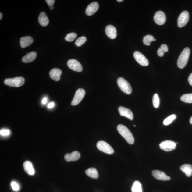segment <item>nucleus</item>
<instances>
[{
  "mask_svg": "<svg viewBox=\"0 0 192 192\" xmlns=\"http://www.w3.org/2000/svg\"><path fill=\"white\" fill-rule=\"evenodd\" d=\"M117 130L119 133L129 144H133L134 140L133 134L126 127L123 125H119L117 126Z\"/></svg>",
  "mask_w": 192,
  "mask_h": 192,
  "instance_id": "nucleus-1",
  "label": "nucleus"
},
{
  "mask_svg": "<svg viewBox=\"0 0 192 192\" xmlns=\"http://www.w3.org/2000/svg\"><path fill=\"white\" fill-rule=\"evenodd\" d=\"M190 53V51L189 48L187 47L183 49L179 55L177 61V66L179 68L183 69L186 66L188 61Z\"/></svg>",
  "mask_w": 192,
  "mask_h": 192,
  "instance_id": "nucleus-2",
  "label": "nucleus"
},
{
  "mask_svg": "<svg viewBox=\"0 0 192 192\" xmlns=\"http://www.w3.org/2000/svg\"><path fill=\"white\" fill-rule=\"evenodd\" d=\"M25 79L22 77H17L13 78H6L4 83L10 87H18L24 84Z\"/></svg>",
  "mask_w": 192,
  "mask_h": 192,
  "instance_id": "nucleus-3",
  "label": "nucleus"
},
{
  "mask_svg": "<svg viewBox=\"0 0 192 192\" xmlns=\"http://www.w3.org/2000/svg\"><path fill=\"white\" fill-rule=\"evenodd\" d=\"M117 83L119 88L123 92L128 94L131 93L132 89L131 85L125 79L121 77L118 78Z\"/></svg>",
  "mask_w": 192,
  "mask_h": 192,
  "instance_id": "nucleus-4",
  "label": "nucleus"
},
{
  "mask_svg": "<svg viewBox=\"0 0 192 192\" xmlns=\"http://www.w3.org/2000/svg\"><path fill=\"white\" fill-rule=\"evenodd\" d=\"M97 148L99 150L108 154H112L114 150L112 147L108 143L104 141H99L97 144Z\"/></svg>",
  "mask_w": 192,
  "mask_h": 192,
  "instance_id": "nucleus-5",
  "label": "nucleus"
},
{
  "mask_svg": "<svg viewBox=\"0 0 192 192\" xmlns=\"http://www.w3.org/2000/svg\"><path fill=\"white\" fill-rule=\"evenodd\" d=\"M85 92L84 89H78L76 92L73 99L71 102V105L75 106L80 103L85 95Z\"/></svg>",
  "mask_w": 192,
  "mask_h": 192,
  "instance_id": "nucleus-6",
  "label": "nucleus"
},
{
  "mask_svg": "<svg viewBox=\"0 0 192 192\" xmlns=\"http://www.w3.org/2000/svg\"><path fill=\"white\" fill-rule=\"evenodd\" d=\"M189 18V12L187 11H183L179 15L178 19V25L179 27H184L188 22Z\"/></svg>",
  "mask_w": 192,
  "mask_h": 192,
  "instance_id": "nucleus-7",
  "label": "nucleus"
},
{
  "mask_svg": "<svg viewBox=\"0 0 192 192\" xmlns=\"http://www.w3.org/2000/svg\"><path fill=\"white\" fill-rule=\"evenodd\" d=\"M176 143L170 140H166L159 144L160 148L164 151H169L174 150L176 148Z\"/></svg>",
  "mask_w": 192,
  "mask_h": 192,
  "instance_id": "nucleus-8",
  "label": "nucleus"
},
{
  "mask_svg": "<svg viewBox=\"0 0 192 192\" xmlns=\"http://www.w3.org/2000/svg\"><path fill=\"white\" fill-rule=\"evenodd\" d=\"M133 56L136 61L143 66H147L148 65L149 62L144 55L139 51H135L133 53Z\"/></svg>",
  "mask_w": 192,
  "mask_h": 192,
  "instance_id": "nucleus-9",
  "label": "nucleus"
},
{
  "mask_svg": "<svg viewBox=\"0 0 192 192\" xmlns=\"http://www.w3.org/2000/svg\"><path fill=\"white\" fill-rule=\"evenodd\" d=\"M67 65L70 69L74 71L78 72L82 71L83 68L82 65L76 59H69L67 62Z\"/></svg>",
  "mask_w": 192,
  "mask_h": 192,
  "instance_id": "nucleus-10",
  "label": "nucleus"
},
{
  "mask_svg": "<svg viewBox=\"0 0 192 192\" xmlns=\"http://www.w3.org/2000/svg\"><path fill=\"white\" fill-rule=\"evenodd\" d=\"M154 20L157 24L161 25L165 23L166 18L164 13L161 11H158L155 12L154 16Z\"/></svg>",
  "mask_w": 192,
  "mask_h": 192,
  "instance_id": "nucleus-11",
  "label": "nucleus"
},
{
  "mask_svg": "<svg viewBox=\"0 0 192 192\" xmlns=\"http://www.w3.org/2000/svg\"><path fill=\"white\" fill-rule=\"evenodd\" d=\"M152 174L154 177L158 180L168 181L169 180L170 178L166 175L164 172L158 170H154L152 172Z\"/></svg>",
  "mask_w": 192,
  "mask_h": 192,
  "instance_id": "nucleus-12",
  "label": "nucleus"
},
{
  "mask_svg": "<svg viewBox=\"0 0 192 192\" xmlns=\"http://www.w3.org/2000/svg\"><path fill=\"white\" fill-rule=\"evenodd\" d=\"M99 7V4L97 2H93L87 6L85 10V13L87 16H91L97 12Z\"/></svg>",
  "mask_w": 192,
  "mask_h": 192,
  "instance_id": "nucleus-13",
  "label": "nucleus"
},
{
  "mask_svg": "<svg viewBox=\"0 0 192 192\" xmlns=\"http://www.w3.org/2000/svg\"><path fill=\"white\" fill-rule=\"evenodd\" d=\"M118 110L121 116H125L130 120H133V115L131 110L123 106L119 107Z\"/></svg>",
  "mask_w": 192,
  "mask_h": 192,
  "instance_id": "nucleus-14",
  "label": "nucleus"
},
{
  "mask_svg": "<svg viewBox=\"0 0 192 192\" xmlns=\"http://www.w3.org/2000/svg\"><path fill=\"white\" fill-rule=\"evenodd\" d=\"M105 33L111 39H115L116 37L117 31L115 27L112 25H108L105 29Z\"/></svg>",
  "mask_w": 192,
  "mask_h": 192,
  "instance_id": "nucleus-15",
  "label": "nucleus"
},
{
  "mask_svg": "<svg viewBox=\"0 0 192 192\" xmlns=\"http://www.w3.org/2000/svg\"><path fill=\"white\" fill-rule=\"evenodd\" d=\"M80 153L78 151H74L71 153L66 154L64 158L66 161L70 162L76 161L80 159Z\"/></svg>",
  "mask_w": 192,
  "mask_h": 192,
  "instance_id": "nucleus-16",
  "label": "nucleus"
},
{
  "mask_svg": "<svg viewBox=\"0 0 192 192\" xmlns=\"http://www.w3.org/2000/svg\"><path fill=\"white\" fill-rule=\"evenodd\" d=\"M33 42V38L31 36H26L21 37L20 40V44L22 48L29 46Z\"/></svg>",
  "mask_w": 192,
  "mask_h": 192,
  "instance_id": "nucleus-17",
  "label": "nucleus"
},
{
  "mask_svg": "<svg viewBox=\"0 0 192 192\" xmlns=\"http://www.w3.org/2000/svg\"><path fill=\"white\" fill-rule=\"evenodd\" d=\"M62 73L61 69L57 68H54L51 70L49 73L51 78L55 81H58L60 79Z\"/></svg>",
  "mask_w": 192,
  "mask_h": 192,
  "instance_id": "nucleus-18",
  "label": "nucleus"
},
{
  "mask_svg": "<svg viewBox=\"0 0 192 192\" xmlns=\"http://www.w3.org/2000/svg\"><path fill=\"white\" fill-rule=\"evenodd\" d=\"M37 56V54L35 52L33 51L30 52L25 56L23 57L22 60L23 62L25 63H29L35 60Z\"/></svg>",
  "mask_w": 192,
  "mask_h": 192,
  "instance_id": "nucleus-19",
  "label": "nucleus"
},
{
  "mask_svg": "<svg viewBox=\"0 0 192 192\" xmlns=\"http://www.w3.org/2000/svg\"><path fill=\"white\" fill-rule=\"evenodd\" d=\"M38 22L43 27L48 25L49 22V19L45 13L41 12L40 13L38 18Z\"/></svg>",
  "mask_w": 192,
  "mask_h": 192,
  "instance_id": "nucleus-20",
  "label": "nucleus"
},
{
  "mask_svg": "<svg viewBox=\"0 0 192 192\" xmlns=\"http://www.w3.org/2000/svg\"><path fill=\"white\" fill-rule=\"evenodd\" d=\"M23 168L26 172L30 175H33L35 174V170L31 162L26 161L23 163Z\"/></svg>",
  "mask_w": 192,
  "mask_h": 192,
  "instance_id": "nucleus-21",
  "label": "nucleus"
},
{
  "mask_svg": "<svg viewBox=\"0 0 192 192\" xmlns=\"http://www.w3.org/2000/svg\"><path fill=\"white\" fill-rule=\"evenodd\" d=\"M180 169L184 172L186 176L190 177L192 174V165L190 164H184L180 166Z\"/></svg>",
  "mask_w": 192,
  "mask_h": 192,
  "instance_id": "nucleus-22",
  "label": "nucleus"
},
{
  "mask_svg": "<svg viewBox=\"0 0 192 192\" xmlns=\"http://www.w3.org/2000/svg\"><path fill=\"white\" fill-rule=\"evenodd\" d=\"M85 173L91 178L94 179H97L99 177V174L97 169L94 168L87 169L85 170Z\"/></svg>",
  "mask_w": 192,
  "mask_h": 192,
  "instance_id": "nucleus-23",
  "label": "nucleus"
},
{
  "mask_svg": "<svg viewBox=\"0 0 192 192\" xmlns=\"http://www.w3.org/2000/svg\"><path fill=\"white\" fill-rule=\"evenodd\" d=\"M132 192H142L141 183L138 181H134L131 188Z\"/></svg>",
  "mask_w": 192,
  "mask_h": 192,
  "instance_id": "nucleus-24",
  "label": "nucleus"
},
{
  "mask_svg": "<svg viewBox=\"0 0 192 192\" xmlns=\"http://www.w3.org/2000/svg\"><path fill=\"white\" fill-rule=\"evenodd\" d=\"M182 101L187 103H192V93L187 94L183 95L180 98Z\"/></svg>",
  "mask_w": 192,
  "mask_h": 192,
  "instance_id": "nucleus-25",
  "label": "nucleus"
},
{
  "mask_svg": "<svg viewBox=\"0 0 192 192\" xmlns=\"http://www.w3.org/2000/svg\"><path fill=\"white\" fill-rule=\"evenodd\" d=\"M153 36L151 35H147L144 36L143 38V42L144 44L146 46H149L151 44V43L154 41Z\"/></svg>",
  "mask_w": 192,
  "mask_h": 192,
  "instance_id": "nucleus-26",
  "label": "nucleus"
},
{
  "mask_svg": "<svg viewBox=\"0 0 192 192\" xmlns=\"http://www.w3.org/2000/svg\"><path fill=\"white\" fill-rule=\"evenodd\" d=\"M176 117V115L172 114L169 115L167 117L164 119L163 121V124L165 125H168L171 123L172 121H173Z\"/></svg>",
  "mask_w": 192,
  "mask_h": 192,
  "instance_id": "nucleus-27",
  "label": "nucleus"
},
{
  "mask_svg": "<svg viewBox=\"0 0 192 192\" xmlns=\"http://www.w3.org/2000/svg\"><path fill=\"white\" fill-rule=\"evenodd\" d=\"M153 104L154 107L155 108L159 107V106L160 100L158 95L157 94H155L153 95L152 100Z\"/></svg>",
  "mask_w": 192,
  "mask_h": 192,
  "instance_id": "nucleus-28",
  "label": "nucleus"
},
{
  "mask_svg": "<svg viewBox=\"0 0 192 192\" xmlns=\"http://www.w3.org/2000/svg\"><path fill=\"white\" fill-rule=\"evenodd\" d=\"M87 39L86 37L83 36L79 37L76 40L75 44L78 47L82 46L87 41Z\"/></svg>",
  "mask_w": 192,
  "mask_h": 192,
  "instance_id": "nucleus-29",
  "label": "nucleus"
},
{
  "mask_svg": "<svg viewBox=\"0 0 192 192\" xmlns=\"http://www.w3.org/2000/svg\"><path fill=\"white\" fill-rule=\"evenodd\" d=\"M77 37V34L74 33L68 34L66 35L65 40L68 42H72Z\"/></svg>",
  "mask_w": 192,
  "mask_h": 192,
  "instance_id": "nucleus-30",
  "label": "nucleus"
},
{
  "mask_svg": "<svg viewBox=\"0 0 192 192\" xmlns=\"http://www.w3.org/2000/svg\"><path fill=\"white\" fill-rule=\"evenodd\" d=\"M11 186L13 190L14 191H18L19 190V186L16 182H12L11 183Z\"/></svg>",
  "mask_w": 192,
  "mask_h": 192,
  "instance_id": "nucleus-31",
  "label": "nucleus"
},
{
  "mask_svg": "<svg viewBox=\"0 0 192 192\" xmlns=\"http://www.w3.org/2000/svg\"><path fill=\"white\" fill-rule=\"evenodd\" d=\"M10 133V132L9 130L7 129H3L1 130L0 131V134L1 135L3 136H7L9 135Z\"/></svg>",
  "mask_w": 192,
  "mask_h": 192,
  "instance_id": "nucleus-32",
  "label": "nucleus"
},
{
  "mask_svg": "<svg viewBox=\"0 0 192 192\" xmlns=\"http://www.w3.org/2000/svg\"><path fill=\"white\" fill-rule=\"evenodd\" d=\"M160 48H161L164 52H168V47L165 44H162Z\"/></svg>",
  "mask_w": 192,
  "mask_h": 192,
  "instance_id": "nucleus-33",
  "label": "nucleus"
},
{
  "mask_svg": "<svg viewBox=\"0 0 192 192\" xmlns=\"http://www.w3.org/2000/svg\"><path fill=\"white\" fill-rule=\"evenodd\" d=\"M46 1L47 4H48V5L50 7H51V6H52L53 5L55 1V0H46Z\"/></svg>",
  "mask_w": 192,
  "mask_h": 192,
  "instance_id": "nucleus-34",
  "label": "nucleus"
},
{
  "mask_svg": "<svg viewBox=\"0 0 192 192\" xmlns=\"http://www.w3.org/2000/svg\"><path fill=\"white\" fill-rule=\"evenodd\" d=\"M164 53L161 48H159L157 50V54L159 57L163 56Z\"/></svg>",
  "mask_w": 192,
  "mask_h": 192,
  "instance_id": "nucleus-35",
  "label": "nucleus"
},
{
  "mask_svg": "<svg viewBox=\"0 0 192 192\" xmlns=\"http://www.w3.org/2000/svg\"><path fill=\"white\" fill-rule=\"evenodd\" d=\"M188 80L190 85L192 86V73L190 75L188 79Z\"/></svg>",
  "mask_w": 192,
  "mask_h": 192,
  "instance_id": "nucleus-36",
  "label": "nucleus"
},
{
  "mask_svg": "<svg viewBox=\"0 0 192 192\" xmlns=\"http://www.w3.org/2000/svg\"><path fill=\"white\" fill-rule=\"evenodd\" d=\"M54 105H55V104L54 103V102H51L48 105V107L49 108H52L53 107V106H54Z\"/></svg>",
  "mask_w": 192,
  "mask_h": 192,
  "instance_id": "nucleus-37",
  "label": "nucleus"
},
{
  "mask_svg": "<svg viewBox=\"0 0 192 192\" xmlns=\"http://www.w3.org/2000/svg\"><path fill=\"white\" fill-rule=\"evenodd\" d=\"M47 101V99L46 98H44L43 99L42 101V103L43 104H45L46 103Z\"/></svg>",
  "mask_w": 192,
  "mask_h": 192,
  "instance_id": "nucleus-38",
  "label": "nucleus"
},
{
  "mask_svg": "<svg viewBox=\"0 0 192 192\" xmlns=\"http://www.w3.org/2000/svg\"><path fill=\"white\" fill-rule=\"evenodd\" d=\"M190 123L192 124V116L191 117L190 119Z\"/></svg>",
  "mask_w": 192,
  "mask_h": 192,
  "instance_id": "nucleus-39",
  "label": "nucleus"
},
{
  "mask_svg": "<svg viewBox=\"0 0 192 192\" xmlns=\"http://www.w3.org/2000/svg\"><path fill=\"white\" fill-rule=\"evenodd\" d=\"M2 16H3V15H2V13L1 12V13H0V20H1L2 19Z\"/></svg>",
  "mask_w": 192,
  "mask_h": 192,
  "instance_id": "nucleus-40",
  "label": "nucleus"
},
{
  "mask_svg": "<svg viewBox=\"0 0 192 192\" xmlns=\"http://www.w3.org/2000/svg\"><path fill=\"white\" fill-rule=\"evenodd\" d=\"M117 2H122L123 1V0H117Z\"/></svg>",
  "mask_w": 192,
  "mask_h": 192,
  "instance_id": "nucleus-41",
  "label": "nucleus"
},
{
  "mask_svg": "<svg viewBox=\"0 0 192 192\" xmlns=\"http://www.w3.org/2000/svg\"><path fill=\"white\" fill-rule=\"evenodd\" d=\"M54 7H52V6H51V7H50V8L51 10H52L53 9H54Z\"/></svg>",
  "mask_w": 192,
  "mask_h": 192,
  "instance_id": "nucleus-42",
  "label": "nucleus"
},
{
  "mask_svg": "<svg viewBox=\"0 0 192 192\" xmlns=\"http://www.w3.org/2000/svg\"><path fill=\"white\" fill-rule=\"evenodd\" d=\"M156 41V39L154 38V41Z\"/></svg>",
  "mask_w": 192,
  "mask_h": 192,
  "instance_id": "nucleus-43",
  "label": "nucleus"
},
{
  "mask_svg": "<svg viewBox=\"0 0 192 192\" xmlns=\"http://www.w3.org/2000/svg\"><path fill=\"white\" fill-rule=\"evenodd\" d=\"M134 126L135 127V126H136V125H134Z\"/></svg>",
  "mask_w": 192,
  "mask_h": 192,
  "instance_id": "nucleus-44",
  "label": "nucleus"
}]
</instances>
